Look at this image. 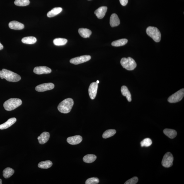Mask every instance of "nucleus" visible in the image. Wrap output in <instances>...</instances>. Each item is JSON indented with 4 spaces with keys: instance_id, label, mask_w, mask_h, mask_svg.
<instances>
[{
    "instance_id": "4",
    "label": "nucleus",
    "mask_w": 184,
    "mask_h": 184,
    "mask_svg": "<svg viewBox=\"0 0 184 184\" xmlns=\"http://www.w3.org/2000/svg\"><path fill=\"white\" fill-rule=\"evenodd\" d=\"M146 33L155 42H159L161 39V33L158 29L154 27H148L146 29Z\"/></svg>"
},
{
    "instance_id": "19",
    "label": "nucleus",
    "mask_w": 184,
    "mask_h": 184,
    "mask_svg": "<svg viewBox=\"0 0 184 184\" xmlns=\"http://www.w3.org/2000/svg\"><path fill=\"white\" fill-rule=\"evenodd\" d=\"M78 31L80 35L84 38L89 37L92 34L91 31L87 28H80Z\"/></svg>"
},
{
    "instance_id": "14",
    "label": "nucleus",
    "mask_w": 184,
    "mask_h": 184,
    "mask_svg": "<svg viewBox=\"0 0 184 184\" xmlns=\"http://www.w3.org/2000/svg\"><path fill=\"white\" fill-rule=\"evenodd\" d=\"M9 26L11 29L14 30H22L24 28L23 24L16 21H12L9 24Z\"/></svg>"
},
{
    "instance_id": "20",
    "label": "nucleus",
    "mask_w": 184,
    "mask_h": 184,
    "mask_svg": "<svg viewBox=\"0 0 184 184\" xmlns=\"http://www.w3.org/2000/svg\"><path fill=\"white\" fill-rule=\"evenodd\" d=\"M62 10V9L61 7L55 8L48 12L47 16L49 18H52L59 14Z\"/></svg>"
},
{
    "instance_id": "36",
    "label": "nucleus",
    "mask_w": 184,
    "mask_h": 184,
    "mask_svg": "<svg viewBox=\"0 0 184 184\" xmlns=\"http://www.w3.org/2000/svg\"><path fill=\"white\" fill-rule=\"evenodd\" d=\"M96 83H99V81H97V82H96Z\"/></svg>"
},
{
    "instance_id": "25",
    "label": "nucleus",
    "mask_w": 184,
    "mask_h": 184,
    "mask_svg": "<svg viewBox=\"0 0 184 184\" xmlns=\"http://www.w3.org/2000/svg\"><path fill=\"white\" fill-rule=\"evenodd\" d=\"M14 173V170L10 168H7L3 170V175L5 178H8L11 177Z\"/></svg>"
},
{
    "instance_id": "29",
    "label": "nucleus",
    "mask_w": 184,
    "mask_h": 184,
    "mask_svg": "<svg viewBox=\"0 0 184 184\" xmlns=\"http://www.w3.org/2000/svg\"><path fill=\"white\" fill-rule=\"evenodd\" d=\"M14 3L17 6H25L30 4V1L29 0H15Z\"/></svg>"
},
{
    "instance_id": "27",
    "label": "nucleus",
    "mask_w": 184,
    "mask_h": 184,
    "mask_svg": "<svg viewBox=\"0 0 184 184\" xmlns=\"http://www.w3.org/2000/svg\"><path fill=\"white\" fill-rule=\"evenodd\" d=\"M116 131L115 129H108L104 132L103 135H102V137L104 139H107V138L111 137L114 136L116 134Z\"/></svg>"
},
{
    "instance_id": "23",
    "label": "nucleus",
    "mask_w": 184,
    "mask_h": 184,
    "mask_svg": "<svg viewBox=\"0 0 184 184\" xmlns=\"http://www.w3.org/2000/svg\"><path fill=\"white\" fill-rule=\"evenodd\" d=\"M37 41V39L35 37L32 36L24 37L22 40L23 43L29 44L35 43Z\"/></svg>"
},
{
    "instance_id": "2",
    "label": "nucleus",
    "mask_w": 184,
    "mask_h": 184,
    "mask_svg": "<svg viewBox=\"0 0 184 184\" xmlns=\"http://www.w3.org/2000/svg\"><path fill=\"white\" fill-rule=\"evenodd\" d=\"M73 105L74 101L72 99L68 98L59 103L58 106V109L61 113L67 114L70 112Z\"/></svg>"
},
{
    "instance_id": "31",
    "label": "nucleus",
    "mask_w": 184,
    "mask_h": 184,
    "mask_svg": "<svg viewBox=\"0 0 184 184\" xmlns=\"http://www.w3.org/2000/svg\"><path fill=\"white\" fill-rule=\"evenodd\" d=\"M99 182V180L97 177H92L87 179L85 182L86 184H97Z\"/></svg>"
},
{
    "instance_id": "18",
    "label": "nucleus",
    "mask_w": 184,
    "mask_h": 184,
    "mask_svg": "<svg viewBox=\"0 0 184 184\" xmlns=\"http://www.w3.org/2000/svg\"><path fill=\"white\" fill-rule=\"evenodd\" d=\"M121 90L122 95L126 97L128 101L129 102L132 101L131 94L127 87L125 86H122Z\"/></svg>"
},
{
    "instance_id": "6",
    "label": "nucleus",
    "mask_w": 184,
    "mask_h": 184,
    "mask_svg": "<svg viewBox=\"0 0 184 184\" xmlns=\"http://www.w3.org/2000/svg\"><path fill=\"white\" fill-rule=\"evenodd\" d=\"M184 96V89L183 88L179 90L176 93L169 97L168 101L170 103H175L181 101Z\"/></svg>"
},
{
    "instance_id": "1",
    "label": "nucleus",
    "mask_w": 184,
    "mask_h": 184,
    "mask_svg": "<svg viewBox=\"0 0 184 184\" xmlns=\"http://www.w3.org/2000/svg\"><path fill=\"white\" fill-rule=\"evenodd\" d=\"M0 77L2 79H6L7 81L16 82L21 80V77L18 74L9 70L3 69L0 71Z\"/></svg>"
},
{
    "instance_id": "26",
    "label": "nucleus",
    "mask_w": 184,
    "mask_h": 184,
    "mask_svg": "<svg viewBox=\"0 0 184 184\" xmlns=\"http://www.w3.org/2000/svg\"><path fill=\"white\" fill-rule=\"evenodd\" d=\"M128 40L127 39H122L114 41L112 43V46L114 47H118L124 46L127 43Z\"/></svg>"
},
{
    "instance_id": "3",
    "label": "nucleus",
    "mask_w": 184,
    "mask_h": 184,
    "mask_svg": "<svg viewBox=\"0 0 184 184\" xmlns=\"http://www.w3.org/2000/svg\"><path fill=\"white\" fill-rule=\"evenodd\" d=\"M22 100L18 98H11L4 102L3 104L5 110L7 111L12 110L22 105Z\"/></svg>"
},
{
    "instance_id": "5",
    "label": "nucleus",
    "mask_w": 184,
    "mask_h": 184,
    "mask_svg": "<svg viewBox=\"0 0 184 184\" xmlns=\"http://www.w3.org/2000/svg\"><path fill=\"white\" fill-rule=\"evenodd\" d=\"M120 63L123 67L129 71L133 70L137 66L135 61L130 57L122 58L121 59Z\"/></svg>"
},
{
    "instance_id": "15",
    "label": "nucleus",
    "mask_w": 184,
    "mask_h": 184,
    "mask_svg": "<svg viewBox=\"0 0 184 184\" xmlns=\"http://www.w3.org/2000/svg\"><path fill=\"white\" fill-rule=\"evenodd\" d=\"M50 137V134L48 132L42 133L40 136L37 137L39 144H44L47 142Z\"/></svg>"
},
{
    "instance_id": "21",
    "label": "nucleus",
    "mask_w": 184,
    "mask_h": 184,
    "mask_svg": "<svg viewBox=\"0 0 184 184\" xmlns=\"http://www.w3.org/2000/svg\"><path fill=\"white\" fill-rule=\"evenodd\" d=\"M163 132L165 135L171 139H174L177 135L176 131L173 129H166L164 130Z\"/></svg>"
},
{
    "instance_id": "28",
    "label": "nucleus",
    "mask_w": 184,
    "mask_h": 184,
    "mask_svg": "<svg viewBox=\"0 0 184 184\" xmlns=\"http://www.w3.org/2000/svg\"><path fill=\"white\" fill-rule=\"evenodd\" d=\"M67 39L62 38H56L53 40L54 45L56 46L64 45L67 43Z\"/></svg>"
},
{
    "instance_id": "9",
    "label": "nucleus",
    "mask_w": 184,
    "mask_h": 184,
    "mask_svg": "<svg viewBox=\"0 0 184 184\" xmlns=\"http://www.w3.org/2000/svg\"><path fill=\"white\" fill-rule=\"evenodd\" d=\"M54 85L52 83H42L35 87L37 91L41 92L52 90L54 88Z\"/></svg>"
},
{
    "instance_id": "16",
    "label": "nucleus",
    "mask_w": 184,
    "mask_h": 184,
    "mask_svg": "<svg viewBox=\"0 0 184 184\" xmlns=\"http://www.w3.org/2000/svg\"><path fill=\"white\" fill-rule=\"evenodd\" d=\"M16 122V119L15 118H12L9 119L6 122L0 125V129H4L8 128L14 124Z\"/></svg>"
},
{
    "instance_id": "7",
    "label": "nucleus",
    "mask_w": 184,
    "mask_h": 184,
    "mask_svg": "<svg viewBox=\"0 0 184 184\" xmlns=\"http://www.w3.org/2000/svg\"><path fill=\"white\" fill-rule=\"evenodd\" d=\"M173 157L172 153L170 152H167L163 156L162 164L165 168H170L173 165Z\"/></svg>"
},
{
    "instance_id": "22",
    "label": "nucleus",
    "mask_w": 184,
    "mask_h": 184,
    "mask_svg": "<svg viewBox=\"0 0 184 184\" xmlns=\"http://www.w3.org/2000/svg\"><path fill=\"white\" fill-rule=\"evenodd\" d=\"M97 157L95 155L89 154L86 155L83 158V162L87 163H91L96 160Z\"/></svg>"
},
{
    "instance_id": "32",
    "label": "nucleus",
    "mask_w": 184,
    "mask_h": 184,
    "mask_svg": "<svg viewBox=\"0 0 184 184\" xmlns=\"http://www.w3.org/2000/svg\"><path fill=\"white\" fill-rule=\"evenodd\" d=\"M139 181L137 177H133L132 178L129 179L127 180V181L125 182L124 183L125 184H136Z\"/></svg>"
},
{
    "instance_id": "35",
    "label": "nucleus",
    "mask_w": 184,
    "mask_h": 184,
    "mask_svg": "<svg viewBox=\"0 0 184 184\" xmlns=\"http://www.w3.org/2000/svg\"><path fill=\"white\" fill-rule=\"evenodd\" d=\"M2 180L1 179H0V184H2Z\"/></svg>"
},
{
    "instance_id": "37",
    "label": "nucleus",
    "mask_w": 184,
    "mask_h": 184,
    "mask_svg": "<svg viewBox=\"0 0 184 184\" xmlns=\"http://www.w3.org/2000/svg\"><path fill=\"white\" fill-rule=\"evenodd\" d=\"M89 1H90V0H89Z\"/></svg>"
},
{
    "instance_id": "33",
    "label": "nucleus",
    "mask_w": 184,
    "mask_h": 184,
    "mask_svg": "<svg viewBox=\"0 0 184 184\" xmlns=\"http://www.w3.org/2000/svg\"><path fill=\"white\" fill-rule=\"evenodd\" d=\"M121 4L123 6H126L127 4L128 0H119Z\"/></svg>"
},
{
    "instance_id": "30",
    "label": "nucleus",
    "mask_w": 184,
    "mask_h": 184,
    "mask_svg": "<svg viewBox=\"0 0 184 184\" xmlns=\"http://www.w3.org/2000/svg\"><path fill=\"white\" fill-rule=\"evenodd\" d=\"M152 144V141L149 138H146L141 142V147H148Z\"/></svg>"
},
{
    "instance_id": "17",
    "label": "nucleus",
    "mask_w": 184,
    "mask_h": 184,
    "mask_svg": "<svg viewBox=\"0 0 184 184\" xmlns=\"http://www.w3.org/2000/svg\"><path fill=\"white\" fill-rule=\"evenodd\" d=\"M120 24V20L115 13L112 14L110 17V24L111 26L113 27L117 26Z\"/></svg>"
},
{
    "instance_id": "34",
    "label": "nucleus",
    "mask_w": 184,
    "mask_h": 184,
    "mask_svg": "<svg viewBox=\"0 0 184 184\" xmlns=\"http://www.w3.org/2000/svg\"><path fill=\"white\" fill-rule=\"evenodd\" d=\"M3 47L2 44L0 43V50H1L3 49Z\"/></svg>"
},
{
    "instance_id": "13",
    "label": "nucleus",
    "mask_w": 184,
    "mask_h": 184,
    "mask_svg": "<svg viewBox=\"0 0 184 184\" xmlns=\"http://www.w3.org/2000/svg\"><path fill=\"white\" fill-rule=\"evenodd\" d=\"M107 9V7L102 6L95 10V14L97 18L99 19L103 18L106 13Z\"/></svg>"
},
{
    "instance_id": "12",
    "label": "nucleus",
    "mask_w": 184,
    "mask_h": 184,
    "mask_svg": "<svg viewBox=\"0 0 184 184\" xmlns=\"http://www.w3.org/2000/svg\"><path fill=\"white\" fill-rule=\"evenodd\" d=\"M83 138L80 135H76L68 137L67 142L71 145H76L80 144L82 141Z\"/></svg>"
},
{
    "instance_id": "24",
    "label": "nucleus",
    "mask_w": 184,
    "mask_h": 184,
    "mask_svg": "<svg viewBox=\"0 0 184 184\" xmlns=\"http://www.w3.org/2000/svg\"><path fill=\"white\" fill-rule=\"evenodd\" d=\"M53 163L49 160L45 161H42L39 163L38 164L39 168L42 169H48L50 168L52 166Z\"/></svg>"
},
{
    "instance_id": "8",
    "label": "nucleus",
    "mask_w": 184,
    "mask_h": 184,
    "mask_svg": "<svg viewBox=\"0 0 184 184\" xmlns=\"http://www.w3.org/2000/svg\"><path fill=\"white\" fill-rule=\"evenodd\" d=\"M91 57L89 55H83L73 58L70 60V62L74 64H78L89 60Z\"/></svg>"
},
{
    "instance_id": "10",
    "label": "nucleus",
    "mask_w": 184,
    "mask_h": 184,
    "mask_svg": "<svg viewBox=\"0 0 184 184\" xmlns=\"http://www.w3.org/2000/svg\"><path fill=\"white\" fill-rule=\"evenodd\" d=\"M98 83L93 82L90 84L88 92L90 98L92 100L94 99L96 96L98 88Z\"/></svg>"
},
{
    "instance_id": "11",
    "label": "nucleus",
    "mask_w": 184,
    "mask_h": 184,
    "mask_svg": "<svg viewBox=\"0 0 184 184\" xmlns=\"http://www.w3.org/2000/svg\"><path fill=\"white\" fill-rule=\"evenodd\" d=\"M51 72L52 70L46 66H36L34 69V72L38 75L49 74Z\"/></svg>"
}]
</instances>
